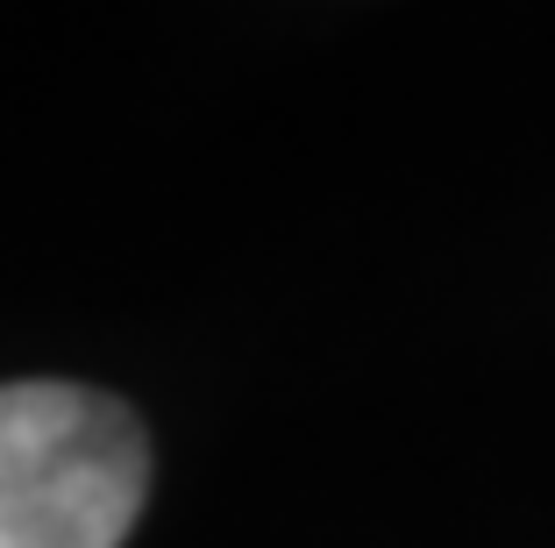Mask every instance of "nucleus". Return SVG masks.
<instances>
[{"label": "nucleus", "instance_id": "nucleus-1", "mask_svg": "<svg viewBox=\"0 0 555 548\" xmlns=\"http://www.w3.org/2000/svg\"><path fill=\"white\" fill-rule=\"evenodd\" d=\"M150 492L143 420L86 385H0V548H121Z\"/></svg>", "mask_w": 555, "mask_h": 548}]
</instances>
